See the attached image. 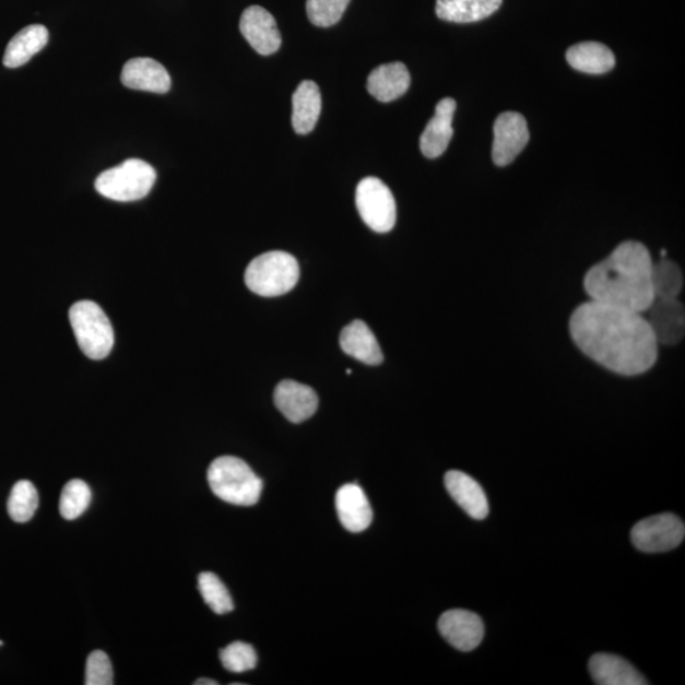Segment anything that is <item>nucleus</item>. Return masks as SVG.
I'll list each match as a JSON object with an SVG mask.
<instances>
[{
  "instance_id": "f257e3e1",
  "label": "nucleus",
  "mask_w": 685,
  "mask_h": 685,
  "mask_svg": "<svg viewBox=\"0 0 685 685\" xmlns=\"http://www.w3.org/2000/svg\"><path fill=\"white\" fill-rule=\"evenodd\" d=\"M569 327L575 344L614 374L642 375L657 364L659 344L641 312L590 300L572 312Z\"/></svg>"
},
{
  "instance_id": "f03ea898",
  "label": "nucleus",
  "mask_w": 685,
  "mask_h": 685,
  "mask_svg": "<svg viewBox=\"0 0 685 685\" xmlns=\"http://www.w3.org/2000/svg\"><path fill=\"white\" fill-rule=\"evenodd\" d=\"M650 251L639 241H625L609 258L590 268L584 288L590 300L647 312L653 295Z\"/></svg>"
},
{
  "instance_id": "7ed1b4c3",
  "label": "nucleus",
  "mask_w": 685,
  "mask_h": 685,
  "mask_svg": "<svg viewBox=\"0 0 685 685\" xmlns=\"http://www.w3.org/2000/svg\"><path fill=\"white\" fill-rule=\"evenodd\" d=\"M208 479L217 498L233 506L251 507L261 499L262 480L238 457H219L210 464Z\"/></svg>"
},
{
  "instance_id": "20e7f679",
  "label": "nucleus",
  "mask_w": 685,
  "mask_h": 685,
  "mask_svg": "<svg viewBox=\"0 0 685 685\" xmlns=\"http://www.w3.org/2000/svg\"><path fill=\"white\" fill-rule=\"evenodd\" d=\"M300 279V267L286 251H268L257 257L247 268L246 283L251 293L277 297L290 293Z\"/></svg>"
},
{
  "instance_id": "39448f33",
  "label": "nucleus",
  "mask_w": 685,
  "mask_h": 685,
  "mask_svg": "<svg viewBox=\"0 0 685 685\" xmlns=\"http://www.w3.org/2000/svg\"><path fill=\"white\" fill-rule=\"evenodd\" d=\"M70 324L79 346L86 357L99 361L108 357L115 344L111 321L101 306L93 302H79L69 311Z\"/></svg>"
},
{
  "instance_id": "423d86ee",
  "label": "nucleus",
  "mask_w": 685,
  "mask_h": 685,
  "mask_svg": "<svg viewBox=\"0 0 685 685\" xmlns=\"http://www.w3.org/2000/svg\"><path fill=\"white\" fill-rule=\"evenodd\" d=\"M155 180L156 172L151 164L129 160L102 173L96 180V190L106 199L132 202L151 193Z\"/></svg>"
},
{
  "instance_id": "0eeeda50",
  "label": "nucleus",
  "mask_w": 685,
  "mask_h": 685,
  "mask_svg": "<svg viewBox=\"0 0 685 685\" xmlns=\"http://www.w3.org/2000/svg\"><path fill=\"white\" fill-rule=\"evenodd\" d=\"M356 204L364 223L376 233H389L397 224V202L390 188L375 177L362 179Z\"/></svg>"
},
{
  "instance_id": "6e6552de",
  "label": "nucleus",
  "mask_w": 685,
  "mask_h": 685,
  "mask_svg": "<svg viewBox=\"0 0 685 685\" xmlns=\"http://www.w3.org/2000/svg\"><path fill=\"white\" fill-rule=\"evenodd\" d=\"M684 535V522L671 513L645 518L631 531L635 547L648 554L666 553L678 547Z\"/></svg>"
},
{
  "instance_id": "1a4fd4ad",
  "label": "nucleus",
  "mask_w": 685,
  "mask_h": 685,
  "mask_svg": "<svg viewBox=\"0 0 685 685\" xmlns=\"http://www.w3.org/2000/svg\"><path fill=\"white\" fill-rule=\"evenodd\" d=\"M530 141L525 118L517 113L501 114L494 123L493 161L506 167L522 153Z\"/></svg>"
},
{
  "instance_id": "9d476101",
  "label": "nucleus",
  "mask_w": 685,
  "mask_h": 685,
  "mask_svg": "<svg viewBox=\"0 0 685 685\" xmlns=\"http://www.w3.org/2000/svg\"><path fill=\"white\" fill-rule=\"evenodd\" d=\"M438 629L444 639L460 651L475 650L485 635L483 619L466 610L445 612L438 621Z\"/></svg>"
},
{
  "instance_id": "9b49d317",
  "label": "nucleus",
  "mask_w": 685,
  "mask_h": 685,
  "mask_svg": "<svg viewBox=\"0 0 685 685\" xmlns=\"http://www.w3.org/2000/svg\"><path fill=\"white\" fill-rule=\"evenodd\" d=\"M240 33L253 49L261 55L277 52L282 38L273 15L259 5L247 8L241 14Z\"/></svg>"
},
{
  "instance_id": "f8f14e48",
  "label": "nucleus",
  "mask_w": 685,
  "mask_h": 685,
  "mask_svg": "<svg viewBox=\"0 0 685 685\" xmlns=\"http://www.w3.org/2000/svg\"><path fill=\"white\" fill-rule=\"evenodd\" d=\"M648 311V321L659 345H674L683 340L685 310L678 298H656Z\"/></svg>"
},
{
  "instance_id": "ddd939ff",
  "label": "nucleus",
  "mask_w": 685,
  "mask_h": 685,
  "mask_svg": "<svg viewBox=\"0 0 685 685\" xmlns=\"http://www.w3.org/2000/svg\"><path fill=\"white\" fill-rule=\"evenodd\" d=\"M274 404L290 422L302 423L317 413L319 399L309 386L285 380L274 390Z\"/></svg>"
},
{
  "instance_id": "4468645a",
  "label": "nucleus",
  "mask_w": 685,
  "mask_h": 685,
  "mask_svg": "<svg viewBox=\"0 0 685 685\" xmlns=\"http://www.w3.org/2000/svg\"><path fill=\"white\" fill-rule=\"evenodd\" d=\"M338 517L345 530L364 532L373 523V508L364 491L356 484H346L335 496Z\"/></svg>"
},
{
  "instance_id": "2eb2a0df",
  "label": "nucleus",
  "mask_w": 685,
  "mask_h": 685,
  "mask_svg": "<svg viewBox=\"0 0 685 685\" xmlns=\"http://www.w3.org/2000/svg\"><path fill=\"white\" fill-rule=\"evenodd\" d=\"M121 81L130 90L157 94L168 93L172 85L167 69L161 62L149 58H138L126 62Z\"/></svg>"
},
{
  "instance_id": "dca6fc26",
  "label": "nucleus",
  "mask_w": 685,
  "mask_h": 685,
  "mask_svg": "<svg viewBox=\"0 0 685 685\" xmlns=\"http://www.w3.org/2000/svg\"><path fill=\"white\" fill-rule=\"evenodd\" d=\"M446 489L452 499L474 519H485L489 516V501L487 496L475 479L464 472L452 470L445 476Z\"/></svg>"
},
{
  "instance_id": "f3484780",
  "label": "nucleus",
  "mask_w": 685,
  "mask_h": 685,
  "mask_svg": "<svg viewBox=\"0 0 685 685\" xmlns=\"http://www.w3.org/2000/svg\"><path fill=\"white\" fill-rule=\"evenodd\" d=\"M456 111V101L452 98H445L439 102L436 107V114L432 117L427 128H425L421 138V151L429 157L435 160L442 155L453 137V115Z\"/></svg>"
},
{
  "instance_id": "a211bd4d",
  "label": "nucleus",
  "mask_w": 685,
  "mask_h": 685,
  "mask_svg": "<svg viewBox=\"0 0 685 685\" xmlns=\"http://www.w3.org/2000/svg\"><path fill=\"white\" fill-rule=\"evenodd\" d=\"M589 672L600 685H645L647 680L627 660L612 653H595L589 661Z\"/></svg>"
},
{
  "instance_id": "6ab92c4d",
  "label": "nucleus",
  "mask_w": 685,
  "mask_h": 685,
  "mask_svg": "<svg viewBox=\"0 0 685 685\" xmlns=\"http://www.w3.org/2000/svg\"><path fill=\"white\" fill-rule=\"evenodd\" d=\"M341 346L344 353L362 364L369 366L382 364L381 346L365 321L354 320L342 330Z\"/></svg>"
},
{
  "instance_id": "aec40b11",
  "label": "nucleus",
  "mask_w": 685,
  "mask_h": 685,
  "mask_svg": "<svg viewBox=\"0 0 685 685\" xmlns=\"http://www.w3.org/2000/svg\"><path fill=\"white\" fill-rule=\"evenodd\" d=\"M411 86V74L401 62L376 68L368 76L367 90L380 102H391L404 96Z\"/></svg>"
},
{
  "instance_id": "412c9836",
  "label": "nucleus",
  "mask_w": 685,
  "mask_h": 685,
  "mask_svg": "<svg viewBox=\"0 0 685 685\" xmlns=\"http://www.w3.org/2000/svg\"><path fill=\"white\" fill-rule=\"evenodd\" d=\"M566 60L581 73L600 75L611 72L616 58L607 46L600 43H581L570 47Z\"/></svg>"
},
{
  "instance_id": "4be33fe9",
  "label": "nucleus",
  "mask_w": 685,
  "mask_h": 685,
  "mask_svg": "<svg viewBox=\"0 0 685 685\" xmlns=\"http://www.w3.org/2000/svg\"><path fill=\"white\" fill-rule=\"evenodd\" d=\"M49 43V31L43 25H31L20 31L8 44L3 62L7 68L25 66Z\"/></svg>"
},
{
  "instance_id": "5701e85b",
  "label": "nucleus",
  "mask_w": 685,
  "mask_h": 685,
  "mask_svg": "<svg viewBox=\"0 0 685 685\" xmlns=\"http://www.w3.org/2000/svg\"><path fill=\"white\" fill-rule=\"evenodd\" d=\"M293 126L297 133L306 135L317 126L321 113V94L317 83L305 81L293 96Z\"/></svg>"
},
{
  "instance_id": "b1692460",
  "label": "nucleus",
  "mask_w": 685,
  "mask_h": 685,
  "mask_svg": "<svg viewBox=\"0 0 685 685\" xmlns=\"http://www.w3.org/2000/svg\"><path fill=\"white\" fill-rule=\"evenodd\" d=\"M503 0H437L438 19L454 23H472L491 17Z\"/></svg>"
},
{
  "instance_id": "393cba45",
  "label": "nucleus",
  "mask_w": 685,
  "mask_h": 685,
  "mask_svg": "<svg viewBox=\"0 0 685 685\" xmlns=\"http://www.w3.org/2000/svg\"><path fill=\"white\" fill-rule=\"evenodd\" d=\"M651 282L656 298H678L684 286L681 267L663 258L652 264Z\"/></svg>"
},
{
  "instance_id": "a878e982",
  "label": "nucleus",
  "mask_w": 685,
  "mask_h": 685,
  "mask_svg": "<svg viewBox=\"0 0 685 685\" xmlns=\"http://www.w3.org/2000/svg\"><path fill=\"white\" fill-rule=\"evenodd\" d=\"M38 507V494L33 483L21 480L13 486L8 499V513L14 522L25 523L34 517Z\"/></svg>"
},
{
  "instance_id": "bb28decb",
  "label": "nucleus",
  "mask_w": 685,
  "mask_h": 685,
  "mask_svg": "<svg viewBox=\"0 0 685 685\" xmlns=\"http://www.w3.org/2000/svg\"><path fill=\"white\" fill-rule=\"evenodd\" d=\"M199 589L204 603L216 614H226L234 610L232 595L222 579L214 572H202L199 577Z\"/></svg>"
},
{
  "instance_id": "cd10ccee",
  "label": "nucleus",
  "mask_w": 685,
  "mask_h": 685,
  "mask_svg": "<svg viewBox=\"0 0 685 685\" xmlns=\"http://www.w3.org/2000/svg\"><path fill=\"white\" fill-rule=\"evenodd\" d=\"M92 500V492L90 486L83 480H72L64 489H62L60 498V513L68 521H73L81 517L86 508L90 507Z\"/></svg>"
},
{
  "instance_id": "c85d7f7f",
  "label": "nucleus",
  "mask_w": 685,
  "mask_h": 685,
  "mask_svg": "<svg viewBox=\"0 0 685 685\" xmlns=\"http://www.w3.org/2000/svg\"><path fill=\"white\" fill-rule=\"evenodd\" d=\"M351 0H307L306 12L312 25L334 26L340 22Z\"/></svg>"
},
{
  "instance_id": "c756f323",
  "label": "nucleus",
  "mask_w": 685,
  "mask_h": 685,
  "mask_svg": "<svg viewBox=\"0 0 685 685\" xmlns=\"http://www.w3.org/2000/svg\"><path fill=\"white\" fill-rule=\"evenodd\" d=\"M220 660L226 669L232 673H244L253 671L257 666V652L251 645L236 641L222 651H220Z\"/></svg>"
},
{
  "instance_id": "7c9ffc66",
  "label": "nucleus",
  "mask_w": 685,
  "mask_h": 685,
  "mask_svg": "<svg viewBox=\"0 0 685 685\" xmlns=\"http://www.w3.org/2000/svg\"><path fill=\"white\" fill-rule=\"evenodd\" d=\"M85 684H114V668L106 652L101 650L93 651L88 660H86Z\"/></svg>"
},
{
  "instance_id": "2f4dec72",
  "label": "nucleus",
  "mask_w": 685,
  "mask_h": 685,
  "mask_svg": "<svg viewBox=\"0 0 685 685\" xmlns=\"http://www.w3.org/2000/svg\"><path fill=\"white\" fill-rule=\"evenodd\" d=\"M196 685H217V682L212 680L202 678L194 682Z\"/></svg>"
}]
</instances>
